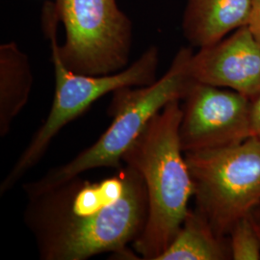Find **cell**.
I'll return each mask as SVG.
<instances>
[{
	"label": "cell",
	"mask_w": 260,
	"mask_h": 260,
	"mask_svg": "<svg viewBox=\"0 0 260 260\" xmlns=\"http://www.w3.org/2000/svg\"><path fill=\"white\" fill-rule=\"evenodd\" d=\"M24 222L42 260H85L102 253L140 259L128 249L144 232L149 199L139 173L125 165L99 181L73 177L27 197Z\"/></svg>",
	"instance_id": "obj_1"
},
{
	"label": "cell",
	"mask_w": 260,
	"mask_h": 260,
	"mask_svg": "<svg viewBox=\"0 0 260 260\" xmlns=\"http://www.w3.org/2000/svg\"><path fill=\"white\" fill-rule=\"evenodd\" d=\"M181 117L180 101L167 104L122 157L141 175L149 199L146 226L132 244L141 259H157L190 210L194 184L179 139Z\"/></svg>",
	"instance_id": "obj_2"
},
{
	"label": "cell",
	"mask_w": 260,
	"mask_h": 260,
	"mask_svg": "<svg viewBox=\"0 0 260 260\" xmlns=\"http://www.w3.org/2000/svg\"><path fill=\"white\" fill-rule=\"evenodd\" d=\"M193 52L181 48L167 73L154 83L124 87L112 93L108 114L111 124L92 146L70 162L49 171L37 181L23 186L26 197L37 195L98 168L120 169L124 153L159 112L174 101H181L194 84Z\"/></svg>",
	"instance_id": "obj_3"
},
{
	"label": "cell",
	"mask_w": 260,
	"mask_h": 260,
	"mask_svg": "<svg viewBox=\"0 0 260 260\" xmlns=\"http://www.w3.org/2000/svg\"><path fill=\"white\" fill-rule=\"evenodd\" d=\"M44 23L70 71L106 75L128 67L133 27L117 0H55L45 7Z\"/></svg>",
	"instance_id": "obj_4"
},
{
	"label": "cell",
	"mask_w": 260,
	"mask_h": 260,
	"mask_svg": "<svg viewBox=\"0 0 260 260\" xmlns=\"http://www.w3.org/2000/svg\"><path fill=\"white\" fill-rule=\"evenodd\" d=\"M197 211L223 237L260 205V141L185 153Z\"/></svg>",
	"instance_id": "obj_5"
},
{
	"label": "cell",
	"mask_w": 260,
	"mask_h": 260,
	"mask_svg": "<svg viewBox=\"0 0 260 260\" xmlns=\"http://www.w3.org/2000/svg\"><path fill=\"white\" fill-rule=\"evenodd\" d=\"M50 47L55 75V92L51 108L44 123L2 180L0 195L6 194L17 185L44 157L56 135L101 98L121 88L148 86L157 80L159 49L155 46L149 47L124 70L106 75L74 73L62 63L55 48Z\"/></svg>",
	"instance_id": "obj_6"
},
{
	"label": "cell",
	"mask_w": 260,
	"mask_h": 260,
	"mask_svg": "<svg viewBox=\"0 0 260 260\" xmlns=\"http://www.w3.org/2000/svg\"><path fill=\"white\" fill-rule=\"evenodd\" d=\"M179 139L184 153L239 144L251 137V100L197 83L183 99Z\"/></svg>",
	"instance_id": "obj_7"
},
{
	"label": "cell",
	"mask_w": 260,
	"mask_h": 260,
	"mask_svg": "<svg viewBox=\"0 0 260 260\" xmlns=\"http://www.w3.org/2000/svg\"><path fill=\"white\" fill-rule=\"evenodd\" d=\"M197 82L230 88L253 100L260 93V46L248 25L231 37L203 47L191 60Z\"/></svg>",
	"instance_id": "obj_8"
},
{
	"label": "cell",
	"mask_w": 260,
	"mask_h": 260,
	"mask_svg": "<svg viewBox=\"0 0 260 260\" xmlns=\"http://www.w3.org/2000/svg\"><path fill=\"white\" fill-rule=\"evenodd\" d=\"M253 0H187L183 31L197 47L217 44L233 30L248 25Z\"/></svg>",
	"instance_id": "obj_9"
},
{
	"label": "cell",
	"mask_w": 260,
	"mask_h": 260,
	"mask_svg": "<svg viewBox=\"0 0 260 260\" xmlns=\"http://www.w3.org/2000/svg\"><path fill=\"white\" fill-rule=\"evenodd\" d=\"M33 75L27 54L16 43L0 46V136L8 135L29 101Z\"/></svg>",
	"instance_id": "obj_10"
},
{
	"label": "cell",
	"mask_w": 260,
	"mask_h": 260,
	"mask_svg": "<svg viewBox=\"0 0 260 260\" xmlns=\"http://www.w3.org/2000/svg\"><path fill=\"white\" fill-rule=\"evenodd\" d=\"M231 258L230 246L215 233L205 217L189 210L173 241L156 260H223Z\"/></svg>",
	"instance_id": "obj_11"
},
{
	"label": "cell",
	"mask_w": 260,
	"mask_h": 260,
	"mask_svg": "<svg viewBox=\"0 0 260 260\" xmlns=\"http://www.w3.org/2000/svg\"><path fill=\"white\" fill-rule=\"evenodd\" d=\"M230 235L231 241L229 246L232 259H260L259 234L251 214L235 223Z\"/></svg>",
	"instance_id": "obj_12"
},
{
	"label": "cell",
	"mask_w": 260,
	"mask_h": 260,
	"mask_svg": "<svg viewBox=\"0 0 260 260\" xmlns=\"http://www.w3.org/2000/svg\"><path fill=\"white\" fill-rule=\"evenodd\" d=\"M248 27L260 46V0H253L251 17Z\"/></svg>",
	"instance_id": "obj_13"
},
{
	"label": "cell",
	"mask_w": 260,
	"mask_h": 260,
	"mask_svg": "<svg viewBox=\"0 0 260 260\" xmlns=\"http://www.w3.org/2000/svg\"><path fill=\"white\" fill-rule=\"evenodd\" d=\"M251 136L260 141V93L251 100Z\"/></svg>",
	"instance_id": "obj_14"
},
{
	"label": "cell",
	"mask_w": 260,
	"mask_h": 260,
	"mask_svg": "<svg viewBox=\"0 0 260 260\" xmlns=\"http://www.w3.org/2000/svg\"><path fill=\"white\" fill-rule=\"evenodd\" d=\"M252 215V218H253V221H254V224H255V228H256V231H257V233L259 234L260 237V215L259 218H256L253 214L251 213Z\"/></svg>",
	"instance_id": "obj_15"
}]
</instances>
